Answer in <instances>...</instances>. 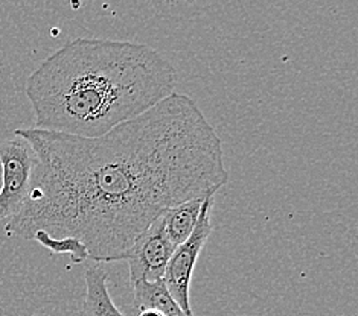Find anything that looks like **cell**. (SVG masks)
<instances>
[{"instance_id": "5", "label": "cell", "mask_w": 358, "mask_h": 316, "mask_svg": "<svg viewBox=\"0 0 358 316\" xmlns=\"http://www.w3.org/2000/svg\"><path fill=\"white\" fill-rule=\"evenodd\" d=\"M174 250L176 246L169 242L164 232L162 219L159 218L133 243L130 251L124 257L130 268L131 286L139 283V281L155 283V281L164 278L168 262L171 259Z\"/></svg>"}, {"instance_id": "1", "label": "cell", "mask_w": 358, "mask_h": 316, "mask_svg": "<svg viewBox=\"0 0 358 316\" xmlns=\"http://www.w3.org/2000/svg\"><path fill=\"white\" fill-rule=\"evenodd\" d=\"M37 157L29 193L5 232L80 242L96 263L122 262L152 222L229 181L223 140L191 96L173 93L96 139L15 130Z\"/></svg>"}, {"instance_id": "6", "label": "cell", "mask_w": 358, "mask_h": 316, "mask_svg": "<svg viewBox=\"0 0 358 316\" xmlns=\"http://www.w3.org/2000/svg\"><path fill=\"white\" fill-rule=\"evenodd\" d=\"M131 316H194L185 313L169 295L164 280L133 285ZM129 316V315H127Z\"/></svg>"}, {"instance_id": "9", "label": "cell", "mask_w": 358, "mask_h": 316, "mask_svg": "<svg viewBox=\"0 0 358 316\" xmlns=\"http://www.w3.org/2000/svg\"><path fill=\"white\" fill-rule=\"evenodd\" d=\"M0 187H2V165H0Z\"/></svg>"}, {"instance_id": "8", "label": "cell", "mask_w": 358, "mask_h": 316, "mask_svg": "<svg viewBox=\"0 0 358 316\" xmlns=\"http://www.w3.org/2000/svg\"><path fill=\"white\" fill-rule=\"evenodd\" d=\"M212 198V196H210ZM208 200V198H206ZM206 200H192L166 210L160 216L164 232L176 248L187 241L199 222L203 202Z\"/></svg>"}, {"instance_id": "4", "label": "cell", "mask_w": 358, "mask_h": 316, "mask_svg": "<svg viewBox=\"0 0 358 316\" xmlns=\"http://www.w3.org/2000/svg\"><path fill=\"white\" fill-rule=\"evenodd\" d=\"M0 220H3L14 218L27 200L37 157L27 142L14 135L0 143Z\"/></svg>"}, {"instance_id": "3", "label": "cell", "mask_w": 358, "mask_h": 316, "mask_svg": "<svg viewBox=\"0 0 358 316\" xmlns=\"http://www.w3.org/2000/svg\"><path fill=\"white\" fill-rule=\"evenodd\" d=\"M212 207H214V196L203 202L199 222L192 234L187 237V241L176 248L168 262L164 278H162L173 300L185 313L189 315H194L189 298L191 281L200 253L212 233Z\"/></svg>"}, {"instance_id": "7", "label": "cell", "mask_w": 358, "mask_h": 316, "mask_svg": "<svg viewBox=\"0 0 358 316\" xmlns=\"http://www.w3.org/2000/svg\"><path fill=\"white\" fill-rule=\"evenodd\" d=\"M86 296L80 316H127L113 303L108 290V276L102 268H89L84 274Z\"/></svg>"}, {"instance_id": "2", "label": "cell", "mask_w": 358, "mask_h": 316, "mask_svg": "<svg viewBox=\"0 0 358 316\" xmlns=\"http://www.w3.org/2000/svg\"><path fill=\"white\" fill-rule=\"evenodd\" d=\"M177 72L142 43L78 37L27 81L36 128L96 139L147 113L176 90Z\"/></svg>"}, {"instance_id": "10", "label": "cell", "mask_w": 358, "mask_h": 316, "mask_svg": "<svg viewBox=\"0 0 358 316\" xmlns=\"http://www.w3.org/2000/svg\"><path fill=\"white\" fill-rule=\"evenodd\" d=\"M32 316H38V315H32Z\"/></svg>"}]
</instances>
